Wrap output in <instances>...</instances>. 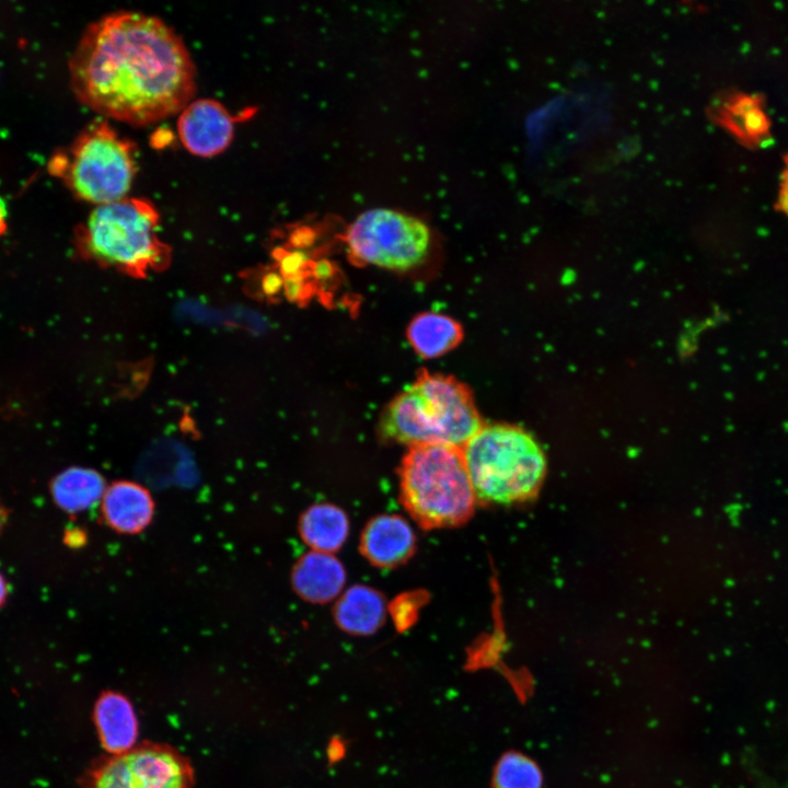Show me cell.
<instances>
[{
  "label": "cell",
  "instance_id": "1",
  "mask_svg": "<svg viewBox=\"0 0 788 788\" xmlns=\"http://www.w3.org/2000/svg\"><path fill=\"white\" fill-rule=\"evenodd\" d=\"M69 68L81 103L137 126L179 114L196 91L195 66L183 39L161 19L136 11L92 23Z\"/></svg>",
  "mask_w": 788,
  "mask_h": 788
},
{
  "label": "cell",
  "instance_id": "2",
  "mask_svg": "<svg viewBox=\"0 0 788 788\" xmlns=\"http://www.w3.org/2000/svg\"><path fill=\"white\" fill-rule=\"evenodd\" d=\"M482 427L467 386L425 370L386 406L380 421L385 439L409 447L463 448Z\"/></svg>",
  "mask_w": 788,
  "mask_h": 788
},
{
  "label": "cell",
  "instance_id": "3",
  "mask_svg": "<svg viewBox=\"0 0 788 788\" xmlns=\"http://www.w3.org/2000/svg\"><path fill=\"white\" fill-rule=\"evenodd\" d=\"M401 501L426 530L457 526L473 514L477 499L463 448L415 445L399 468Z\"/></svg>",
  "mask_w": 788,
  "mask_h": 788
},
{
  "label": "cell",
  "instance_id": "4",
  "mask_svg": "<svg viewBox=\"0 0 788 788\" xmlns=\"http://www.w3.org/2000/svg\"><path fill=\"white\" fill-rule=\"evenodd\" d=\"M477 502L512 505L533 498L546 474L540 444L509 425L482 429L463 447Z\"/></svg>",
  "mask_w": 788,
  "mask_h": 788
},
{
  "label": "cell",
  "instance_id": "5",
  "mask_svg": "<svg viewBox=\"0 0 788 788\" xmlns=\"http://www.w3.org/2000/svg\"><path fill=\"white\" fill-rule=\"evenodd\" d=\"M59 160L53 171L78 198L96 206L127 197L137 173L136 147L106 121L90 124Z\"/></svg>",
  "mask_w": 788,
  "mask_h": 788
},
{
  "label": "cell",
  "instance_id": "6",
  "mask_svg": "<svg viewBox=\"0 0 788 788\" xmlns=\"http://www.w3.org/2000/svg\"><path fill=\"white\" fill-rule=\"evenodd\" d=\"M158 223L159 213L150 201L127 196L95 207L81 230L82 246L101 263L143 271L165 254Z\"/></svg>",
  "mask_w": 788,
  "mask_h": 788
},
{
  "label": "cell",
  "instance_id": "7",
  "mask_svg": "<svg viewBox=\"0 0 788 788\" xmlns=\"http://www.w3.org/2000/svg\"><path fill=\"white\" fill-rule=\"evenodd\" d=\"M345 241L358 263L408 270L427 258L431 234L427 224L416 217L376 208L363 211L351 222Z\"/></svg>",
  "mask_w": 788,
  "mask_h": 788
},
{
  "label": "cell",
  "instance_id": "8",
  "mask_svg": "<svg viewBox=\"0 0 788 788\" xmlns=\"http://www.w3.org/2000/svg\"><path fill=\"white\" fill-rule=\"evenodd\" d=\"M192 772L177 753L142 746L115 754L94 773L90 788H189Z\"/></svg>",
  "mask_w": 788,
  "mask_h": 788
},
{
  "label": "cell",
  "instance_id": "9",
  "mask_svg": "<svg viewBox=\"0 0 788 788\" xmlns=\"http://www.w3.org/2000/svg\"><path fill=\"white\" fill-rule=\"evenodd\" d=\"M177 131L187 151L209 158L230 146L234 135V118L218 101L198 99L189 102L179 113Z\"/></svg>",
  "mask_w": 788,
  "mask_h": 788
},
{
  "label": "cell",
  "instance_id": "10",
  "mask_svg": "<svg viewBox=\"0 0 788 788\" xmlns=\"http://www.w3.org/2000/svg\"><path fill=\"white\" fill-rule=\"evenodd\" d=\"M415 549L408 523L394 514L372 519L362 532L360 552L374 566L391 568L407 560Z\"/></svg>",
  "mask_w": 788,
  "mask_h": 788
},
{
  "label": "cell",
  "instance_id": "11",
  "mask_svg": "<svg viewBox=\"0 0 788 788\" xmlns=\"http://www.w3.org/2000/svg\"><path fill=\"white\" fill-rule=\"evenodd\" d=\"M292 583L305 600L323 603L340 592L345 571L332 555L314 551L299 559L292 572Z\"/></svg>",
  "mask_w": 788,
  "mask_h": 788
},
{
  "label": "cell",
  "instance_id": "12",
  "mask_svg": "<svg viewBox=\"0 0 788 788\" xmlns=\"http://www.w3.org/2000/svg\"><path fill=\"white\" fill-rule=\"evenodd\" d=\"M103 512L107 523L123 533H137L151 520L153 501L140 485L118 482L103 496Z\"/></svg>",
  "mask_w": 788,
  "mask_h": 788
},
{
  "label": "cell",
  "instance_id": "13",
  "mask_svg": "<svg viewBox=\"0 0 788 788\" xmlns=\"http://www.w3.org/2000/svg\"><path fill=\"white\" fill-rule=\"evenodd\" d=\"M463 335L460 323L450 316L432 312L418 314L407 328V338L414 350L428 359L440 357L455 348Z\"/></svg>",
  "mask_w": 788,
  "mask_h": 788
},
{
  "label": "cell",
  "instance_id": "14",
  "mask_svg": "<svg viewBox=\"0 0 788 788\" xmlns=\"http://www.w3.org/2000/svg\"><path fill=\"white\" fill-rule=\"evenodd\" d=\"M95 720L104 746L119 754L130 750L137 737V721L127 699L106 694L97 702Z\"/></svg>",
  "mask_w": 788,
  "mask_h": 788
},
{
  "label": "cell",
  "instance_id": "15",
  "mask_svg": "<svg viewBox=\"0 0 788 788\" xmlns=\"http://www.w3.org/2000/svg\"><path fill=\"white\" fill-rule=\"evenodd\" d=\"M384 601L373 589L357 586L346 591L335 607L339 626L354 634H369L384 619Z\"/></svg>",
  "mask_w": 788,
  "mask_h": 788
},
{
  "label": "cell",
  "instance_id": "16",
  "mask_svg": "<svg viewBox=\"0 0 788 788\" xmlns=\"http://www.w3.org/2000/svg\"><path fill=\"white\" fill-rule=\"evenodd\" d=\"M346 514L337 507L322 503L305 511L300 520V533L316 552L337 551L348 534Z\"/></svg>",
  "mask_w": 788,
  "mask_h": 788
},
{
  "label": "cell",
  "instance_id": "17",
  "mask_svg": "<svg viewBox=\"0 0 788 788\" xmlns=\"http://www.w3.org/2000/svg\"><path fill=\"white\" fill-rule=\"evenodd\" d=\"M104 479L97 472L89 468H69L53 484L56 502L70 512L90 508L104 496Z\"/></svg>",
  "mask_w": 788,
  "mask_h": 788
},
{
  "label": "cell",
  "instance_id": "18",
  "mask_svg": "<svg viewBox=\"0 0 788 788\" xmlns=\"http://www.w3.org/2000/svg\"><path fill=\"white\" fill-rule=\"evenodd\" d=\"M496 788H541L542 775L537 765L521 753L505 754L494 773Z\"/></svg>",
  "mask_w": 788,
  "mask_h": 788
},
{
  "label": "cell",
  "instance_id": "19",
  "mask_svg": "<svg viewBox=\"0 0 788 788\" xmlns=\"http://www.w3.org/2000/svg\"><path fill=\"white\" fill-rule=\"evenodd\" d=\"M722 116L729 127H732L738 121H744L738 132L743 134V130H745V135L751 138L763 135L768 127L763 112L752 104L751 99L744 97L729 104Z\"/></svg>",
  "mask_w": 788,
  "mask_h": 788
},
{
  "label": "cell",
  "instance_id": "20",
  "mask_svg": "<svg viewBox=\"0 0 788 788\" xmlns=\"http://www.w3.org/2000/svg\"><path fill=\"white\" fill-rule=\"evenodd\" d=\"M776 204L778 210L788 218V157L781 171Z\"/></svg>",
  "mask_w": 788,
  "mask_h": 788
},
{
  "label": "cell",
  "instance_id": "21",
  "mask_svg": "<svg viewBox=\"0 0 788 788\" xmlns=\"http://www.w3.org/2000/svg\"><path fill=\"white\" fill-rule=\"evenodd\" d=\"M7 596V584L3 577L0 575V604L3 603Z\"/></svg>",
  "mask_w": 788,
  "mask_h": 788
},
{
  "label": "cell",
  "instance_id": "22",
  "mask_svg": "<svg viewBox=\"0 0 788 788\" xmlns=\"http://www.w3.org/2000/svg\"><path fill=\"white\" fill-rule=\"evenodd\" d=\"M4 216H5V208H4L3 201L0 200V234L5 229Z\"/></svg>",
  "mask_w": 788,
  "mask_h": 788
},
{
  "label": "cell",
  "instance_id": "23",
  "mask_svg": "<svg viewBox=\"0 0 788 788\" xmlns=\"http://www.w3.org/2000/svg\"><path fill=\"white\" fill-rule=\"evenodd\" d=\"M0 520H1V517H0Z\"/></svg>",
  "mask_w": 788,
  "mask_h": 788
}]
</instances>
